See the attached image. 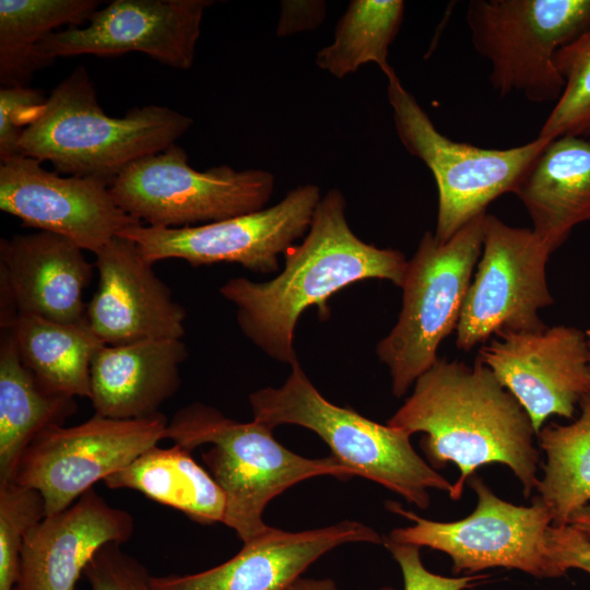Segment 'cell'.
<instances>
[{
    "label": "cell",
    "mask_w": 590,
    "mask_h": 590,
    "mask_svg": "<svg viewBox=\"0 0 590 590\" xmlns=\"http://www.w3.org/2000/svg\"><path fill=\"white\" fill-rule=\"evenodd\" d=\"M469 485L477 504L472 514L458 521L428 520L397 503H388L391 511L414 524L393 529L387 538L446 553L455 574L505 567L536 578L562 577L547 546L546 533L553 517L536 496L531 506H518L500 499L475 475L469 479Z\"/></svg>",
    "instance_id": "10"
},
{
    "label": "cell",
    "mask_w": 590,
    "mask_h": 590,
    "mask_svg": "<svg viewBox=\"0 0 590 590\" xmlns=\"http://www.w3.org/2000/svg\"><path fill=\"white\" fill-rule=\"evenodd\" d=\"M0 210L94 253L142 224L116 203L107 181L62 177L22 154L0 161Z\"/></svg>",
    "instance_id": "15"
},
{
    "label": "cell",
    "mask_w": 590,
    "mask_h": 590,
    "mask_svg": "<svg viewBox=\"0 0 590 590\" xmlns=\"http://www.w3.org/2000/svg\"><path fill=\"white\" fill-rule=\"evenodd\" d=\"M192 122L158 105L132 108L123 117L107 116L86 69L78 67L24 129L20 152L49 161L57 172L110 184L130 164L175 144Z\"/></svg>",
    "instance_id": "3"
},
{
    "label": "cell",
    "mask_w": 590,
    "mask_h": 590,
    "mask_svg": "<svg viewBox=\"0 0 590 590\" xmlns=\"http://www.w3.org/2000/svg\"><path fill=\"white\" fill-rule=\"evenodd\" d=\"M382 544L398 563L404 581V590H464L472 587L483 576L446 577L428 570L420 554V547L396 543L384 538ZM378 590H394L382 587Z\"/></svg>",
    "instance_id": "33"
},
{
    "label": "cell",
    "mask_w": 590,
    "mask_h": 590,
    "mask_svg": "<svg viewBox=\"0 0 590 590\" xmlns=\"http://www.w3.org/2000/svg\"><path fill=\"white\" fill-rule=\"evenodd\" d=\"M388 99L399 140L434 175L438 189L435 237L448 241L499 196L512 192L550 143L540 137L506 150L457 142L440 133L396 72L387 76Z\"/></svg>",
    "instance_id": "8"
},
{
    "label": "cell",
    "mask_w": 590,
    "mask_h": 590,
    "mask_svg": "<svg viewBox=\"0 0 590 590\" xmlns=\"http://www.w3.org/2000/svg\"><path fill=\"white\" fill-rule=\"evenodd\" d=\"M97 0H0V83L27 86L38 69L35 49L54 30L81 25L97 10Z\"/></svg>",
    "instance_id": "27"
},
{
    "label": "cell",
    "mask_w": 590,
    "mask_h": 590,
    "mask_svg": "<svg viewBox=\"0 0 590 590\" xmlns=\"http://www.w3.org/2000/svg\"><path fill=\"white\" fill-rule=\"evenodd\" d=\"M46 102L43 91L28 86L0 88V161L20 155V139Z\"/></svg>",
    "instance_id": "32"
},
{
    "label": "cell",
    "mask_w": 590,
    "mask_h": 590,
    "mask_svg": "<svg viewBox=\"0 0 590 590\" xmlns=\"http://www.w3.org/2000/svg\"><path fill=\"white\" fill-rule=\"evenodd\" d=\"M586 334H587L588 338H589L588 346H589V354H590V329L586 332Z\"/></svg>",
    "instance_id": "38"
},
{
    "label": "cell",
    "mask_w": 590,
    "mask_h": 590,
    "mask_svg": "<svg viewBox=\"0 0 590 590\" xmlns=\"http://www.w3.org/2000/svg\"><path fill=\"white\" fill-rule=\"evenodd\" d=\"M177 444L149 448L104 480L111 489L128 488L181 511L201 524L223 522L225 495L211 473Z\"/></svg>",
    "instance_id": "23"
},
{
    "label": "cell",
    "mask_w": 590,
    "mask_h": 590,
    "mask_svg": "<svg viewBox=\"0 0 590 590\" xmlns=\"http://www.w3.org/2000/svg\"><path fill=\"white\" fill-rule=\"evenodd\" d=\"M404 15L401 0H352L337 23L334 37L316 56L317 66L338 79L376 63L389 76V47Z\"/></svg>",
    "instance_id": "28"
},
{
    "label": "cell",
    "mask_w": 590,
    "mask_h": 590,
    "mask_svg": "<svg viewBox=\"0 0 590 590\" xmlns=\"http://www.w3.org/2000/svg\"><path fill=\"white\" fill-rule=\"evenodd\" d=\"M412 394L387 425L426 436L422 448L433 468L455 463L460 475L449 493L459 499L479 467L507 465L528 498L539 484L535 430L518 400L493 371L475 361L438 359L416 380Z\"/></svg>",
    "instance_id": "2"
},
{
    "label": "cell",
    "mask_w": 590,
    "mask_h": 590,
    "mask_svg": "<svg viewBox=\"0 0 590 590\" xmlns=\"http://www.w3.org/2000/svg\"><path fill=\"white\" fill-rule=\"evenodd\" d=\"M320 200V188L307 184L256 212L186 227L138 224L118 236L132 240L153 264L166 259H181L192 267L232 262L272 273L280 267V256L307 234Z\"/></svg>",
    "instance_id": "12"
},
{
    "label": "cell",
    "mask_w": 590,
    "mask_h": 590,
    "mask_svg": "<svg viewBox=\"0 0 590 590\" xmlns=\"http://www.w3.org/2000/svg\"><path fill=\"white\" fill-rule=\"evenodd\" d=\"M167 424L160 412L134 420L94 414L79 425L52 426L32 440L9 481L39 492L46 516L59 512L165 439Z\"/></svg>",
    "instance_id": "11"
},
{
    "label": "cell",
    "mask_w": 590,
    "mask_h": 590,
    "mask_svg": "<svg viewBox=\"0 0 590 590\" xmlns=\"http://www.w3.org/2000/svg\"><path fill=\"white\" fill-rule=\"evenodd\" d=\"M274 176L228 165L197 170L176 143L126 167L109 184L116 203L149 226L186 227L266 208Z\"/></svg>",
    "instance_id": "9"
},
{
    "label": "cell",
    "mask_w": 590,
    "mask_h": 590,
    "mask_svg": "<svg viewBox=\"0 0 590 590\" xmlns=\"http://www.w3.org/2000/svg\"><path fill=\"white\" fill-rule=\"evenodd\" d=\"M482 252L457 326V346L470 350L492 334L544 330L538 310L553 303L545 281L552 252L540 236L486 213Z\"/></svg>",
    "instance_id": "13"
},
{
    "label": "cell",
    "mask_w": 590,
    "mask_h": 590,
    "mask_svg": "<svg viewBox=\"0 0 590 590\" xmlns=\"http://www.w3.org/2000/svg\"><path fill=\"white\" fill-rule=\"evenodd\" d=\"M188 357L181 339H149L104 345L91 366L90 400L95 414L144 418L180 387L179 367Z\"/></svg>",
    "instance_id": "21"
},
{
    "label": "cell",
    "mask_w": 590,
    "mask_h": 590,
    "mask_svg": "<svg viewBox=\"0 0 590 590\" xmlns=\"http://www.w3.org/2000/svg\"><path fill=\"white\" fill-rule=\"evenodd\" d=\"M165 439L191 451L211 445L202 460L225 495L222 523L244 543L270 528L262 518L264 508L291 486L316 476H355L333 456L303 457L276 441L271 428L256 421L237 422L199 402L175 413Z\"/></svg>",
    "instance_id": "4"
},
{
    "label": "cell",
    "mask_w": 590,
    "mask_h": 590,
    "mask_svg": "<svg viewBox=\"0 0 590 590\" xmlns=\"http://www.w3.org/2000/svg\"><path fill=\"white\" fill-rule=\"evenodd\" d=\"M95 256L98 286L86 319L106 345L182 338L185 308L132 240L116 236Z\"/></svg>",
    "instance_id": "18"
},
{
    "label": "cell",
    "mask_w": 590,
    "mask_h": 590,
    "mask_svg": "<svg viewBox=\"0 0 590 590\" xmlns=\"http://www.w3.org/2000/svg\"><path fill=\"white\" fill-rule=\"evenodd\" d=\"M477 359L518 400L535 434L553 414L573 418L590 394V354L585 334L570 327L497 334Z\"/></svg>",
    "instance_id": "16"
},
{
    "label": "cell",
    "mask_w": 590,
    "mask_h": 590,
    "mask_svg": "<svg viewBox=\"0 0 590 590\" xmlns=\"http://www.w3.org/2000/svg\"><path fill=\"white\" fill-rule=\"evenodd\" d=\"M285 267L274 279L253 282L234 278L221 295L237 309L241 332L264 354L292 365L297 361L294 333L300 315L317 306L328 318L327 300L340 290L367 279L388 280L402 287L408 269L404 255L358 238L346 219L342 192L321 197L303 241L285 253Z\"/></svg>",
    "instance_id": "1"
},
{
    "label": "cell",
    "mask_w": 590,
    "mask_h": 590,
    "mask_svg": "<svg viewBox=\"0 0 590 590\" xmlns=\"http://www.w3.org/2000/svg\"><path fill=\"white\" fill-rule=\"evenodd\" d=\"M564 91L538 137L553 141L563 137H590V30L555 55Z\"/></svg>",
    "instance_id": "29"
},
{
    "label": "cell",
    "mask_w": 590,
    "mask_h": 590,
    "mask_svg": "<svg viewBox=\"0 0 590 590\" xmlns=\"http://www.w3.org/2000/svg\"><path fill=\"white\" fill-rule=\"evenodd\" d=\"M0 343V481H9L16 464L42 432L76 412L75 398L44 389L23 365L9 330Z\"/></svg>",
    "instance_id": "25"
},
{
    "label": "cell",
    "mask_w": 590,
    "mask_h": 590,
    "mask_svg": "<svg viewBox=\"0 0 590 590\" xmlns=\"http://www.w3.org/2000/svg\"><path fill=\"white\" fill-rule=\"evenodd\" d=\"M357 542L382 544L384 538L354 520L297 532L270 527L221 565L196 574L151 576V589L287 590L322 555Z\"/></svg>",
    "instance_id": "19"
},
{
    "label": "cell",
    "mask_w": 590,
    "mask_h": 590,
    "mask_svg": "<svg viewBox=\"0 0 590 590\" xmlns=\"http://www.w3.org/2000/svg\"><path fill=\"white\" fill-rule=\"evenodd\" d=\"M91 590H152L151 575L119 543L102 546L84 569Z\"/></svg>",
    "instance_id": "31"
},
{
    "label": "cell",
    "mask_w": 590,
    "mask_h": 590,
    "mask_svg": "<svg viewBox=\"0 0 590 590\" xmlns=\"http://www.w3.org/2000/svg\"><path fill=\"white\" fill-rule=\"evenodd\" d=\"M287 590H339L335 582L329 578L316 579L299 577Z\"/></svg>",
    "instance_id": "36"
},
{
    "label": "cell",
    "mask_w": 590,
    "mask_h": 590,
    "mask_svg": "<svg viewBox=\"0 0 590 590\" xmlns=\"http://www.w3.org/2000/svg\"><path fill=\"white\" fill-rule=\"evenodd\" d=\"M249 403L253 421L271 429L284 424L310 429L355 476L376 482L421 509L430 504L429 489H452L453 484L415 451L411 435L331 403L298 361L282 386L250 393Z\"/></svg>",
    "instance_id": "5"
},
{
    "label": "cell",
    "mask_w": 590,
    "mask_h": 590,
    "mask_svg": "<svg viewBox=\"0 0 590 590\" xmlns=\"http://www.w3.org/2000/svg\"><path fill=\"white\" fill-rule=\"evenodd\" d=\"M551 252L571 229L590 221V141L563 137L551 141L514 191Z\"/></svg>",
    "instance_id": "22"
},
{
    "label": "cell",
    "mask_w": 590,
    "mask_h": 590,
    "mask_svg": "<svg viewBox=\"0 0 590 590\" xmlns=\"http://www.w3.org/2000/svg\"><path fill=\"white\" fill-rule=\"evenodd\" d=\"M590 539V505L576 511L568 520V523Z\"/></svg>",
    "instance_id": "37"
},
{
    "label": "cell",
    "mask_w": 590,
    "mask_h": 590,
    "mask_svg": "<svg viewBox=\"0 0 590 590\" xmlns=\"http://www.w3.org/2000/svg\"><path fill=\"white\" fill-rule=\"evenodd\" d=\"M485 215L471 220L446 243L426 232L408 261L401 312L376 347L398 398L438 361L439 343L457 329L471 273L483 249Z\"/></svg>",
    "instance_id": "6"
},
{
    "label": "cell",
    "mask_w": 590,
    "mask_h": 590,
    "mask_svg": "<svg viewBox=\"0 0 590 590\" xmlns=\"http://www.w3.org/2000/svg\"><path fill=\"white\" fill-rule=\"evenodd\" d=\"M465 21L499 95L556 103L565 82L555 55L590 30V0H472Z\"/></svg>",
    "instance_id": "7"
},
{
    "label": "cell",
    "mask_w": 590,
    "mask_h": 590,
    "mask_svg": "<svg viewBox=\"0 0 590 590\" xmlns=\"http://www.w3.org/2000/svg\"><path fill=\"white\" fill-rule=\"evenodd\" d=\"M212 0H115L85 27L46 35L35 49L38 69L57 57L120 56L140 51L173 67L192 66L205 9Z\"/></svg>",
    "instance_id": "14"
},
{
    "label": "cell",
    "mask_w": 590,
    "mask_h": 590,
    "mask_svg": "<svg viewBox=\"0 0 590 590\" xmlns=\"http://www.w3.org/2000/svg\"><path fill=\"white\" fill-rule=\"evenodd\" d=\"M323 16V1H282L276 34L285 36L315 28L321 23Z\"/></svg>",
    "instance_id": "35"
},
{
    "label": "cell",
    "mask_w": 590,
    "mask_h": 590,
    "mask_svg": "<svg viewBox=\"0 0 590 590\" xmlns=\"http://www.w3.org/2000/svg\"><path fill=\"white\" fill-rule=\"evenodd\" d=\"M46 516L39 492L0 481V590H14L26 532Z\"/></svg>",
    "instance_id": "30"
},
{
    "label": "cell",
    "mask_w": 590,
    "mask_h": 590,
    "mask_svg": "<svg viewBox=\"0 0 590 590\" xmlns=\"http://www.w3.org/2000/svg\"><path fill=\"white\" fill-rule=\"evenodd\" d=\"M550 555L564 576L576 568L590 574V539L570 524H551L546 533Z\"/></svg>",
    "instance_id": "34"
},
{
    "label": "cell",
    "mask_w": 590,
    "mask_h": 590,
    "mask_svg": "<svg viewBox=\"0 0 590 590\" xmlns=\"http://www.w3.org/2000/svg\"><path fill=\"white\" fill-rule=\"evenodd\" d=\"M83 249L45 231L0 241V324L17 315L71 323L86 317L83 300L93 268Z\"/></svg>",
    "instance_id": "17"
},
{
    "label": "cell",
    "mask_w": 590,
    "mask_h": 590,
    "mask_svg": "<svg viewBox=\"0 0 590 590\" xmlns=\"http://www.w3.org/2000/svg\"><path fill=\"white\" fill-rule=\"evenodd\" d=\"M579 405L581 415L573 424L550 423L536 435L546 455L536 497L550 509L555 526L567 524L590 505V394Z\"/></svg>",
    "instance_id": "26"
},
{
    "label": "cell",
    "mask_w": 590,
    "mask_h": 590,
    "mask_svg": "<svg viewBox=\"0 0 590 590\" xmlns=\"http://www.w3.org/2000/svg\"><path fill=\"white\" fill-rule=\"evenodd\" d=\"M23 365L49 392L91 397V366L106 345L86 317L62 323L33 315H17L9 328Z\"/></svg>",
    "instance_id": "24"
},
{
    "label": "cell",
    "mask_w": 590,
    "mask_h": 590,
    "mask_svg": "<svg viewBox=\"0 0 590 590\" xmlns=\"http://www.w3.org/2000/svg\"><path fill=\"white\" fill-rule=\"evenodd\" d=\"M133 531L131 514L91 488L26 532L14 590H74L94 554L108 543L122 545Z\"/></svg>",
    "instance_id": "20"
}]
</instances>
